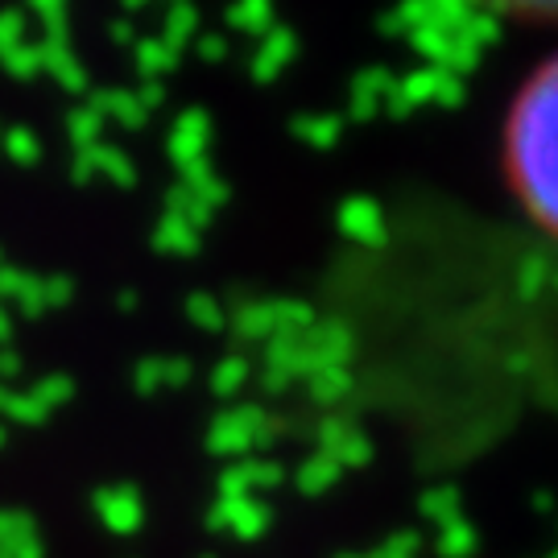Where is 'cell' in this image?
<instances>
[{
  "label": "cell",
  "mask_w": 558,
  "mask_h": 558,
  "mask_svg": "<svg viewBox=\"0 0 558 558\" xmlns=\"http://www.w3.org/2000/svg\"><path fill=\"white\" fill-rule=\"evenodd\" d=\"M4 154H9V161L13 166H38L41 161V141L34 129H25V124H17V129H4Z\"/></svg>",
  "instance_id": "obj_25"
},
{
  "label": "cell",
  "mask_w": 558,
  "mask_h": 558,
  "mask_svg": "<svg viewBox=\"0 0 558 558\" xmlns=\"http://www.w3.org/2000/svg\"><path fill=\"white\" fill-rule=\"evenodd\" d=\"M41 71H50L62 92H71V96L87 92V66L71 50V41H41Z\"/></svg>",
  "instance_id": "obj_9"
},
{
  "label": "cell",
  "mask_w": 558,
  "mask_h": 558,
  "mask_svg": "<svg viewBox=\"0 0 558 558\" xmlns=\"http://www.w3.org/2000/svg\"><path fill=\"white\" fill-rule=\"evenodd\" d=\"M0 558H46V550H41V538H38V542H25V546H13V550H0Z\"/></svg>",
  "instance_id": "obj_39"
},
{
  "label": "cell",
  "mask_w": 558,
  "mask_h": 558,
  "mask_svg": "<svg viewBox=\"0 0 558 558\" xmlns=\"http://www.w3.org/2000/svg\"><path fill=\"white\" fill-rule=\"evenodd\" d=\"M248 377H253V364H248V356L236 352V356H223L220 364L211 368V380H207V385H211L216 398H236L240 389L248 385Z\"/></svg>",
  "instance_id": "obj_21"
},
{
  "label": "cell",
  "mask_w": 558,
  "mask_h": 558,
  "mask_svg": "<svg viewBox=\"0 0 558 558\" xmlns=\"http://www.w3.org/2000/svg\"><path fill=\"white\" fill-rule=\"evenodd\" d=\"M505 174L525 216L558 240V54L525 80L509 108Z\"/></svg>",
  "instance_id": "obj_1"
},
{
  "label": "cell",
  "mask_w": 558,
  "mask_h": 558,
  "mask_svg": "<svg viewBox=\"0 0 558 558\" xmlns=\"http://www.w3.org/2000/svg\"><path fill=\"white\" fill-rule=\"evenodd\" d=\"M281 463L274 459H244V463H228L216 480V493L223 500H240V497H257L260 488H278L281 484Z\"/></svg>",
  "instance_id": "obj_6"
},
{
  "label": "cell",
  "mask_w": 558,
  "mask_h": 558,
  "mask_svg": "<svg viewBox=\"0 0 558 558\" xmlns=\"http://www.w3.org/2000/svg\"><path fill=\"white\" fill-rule=\"evenodd\" d=\"M29 41V13L25 9H0V59Z\"/></svg>",
  "instance_id": "obj_29"
},
{
  "label": "cell",
  "mask_w": 558,
  "mask_h": 558,
  "mask_svg": "<svg viewBox=\"0 0 558 558\" xmlns=\"http://www.w3.org/2000/svg\"><path fill=\"white\" fill-rule=\"evenodd\" d=\"M207 530L211 534H236L240 542H257L265 538V530H269V505L257 497H240V500H223L216 497V505L207 509Z\"/></svg>",
  "instance_id": "obj_3"
},
{
  "label": "cell",
  "mask_w": 558,
  "mask_h": 558,
  "mask_svg": "<svg viewBox=\"0 0 558 558\" xmlns=\"http://www.w3.org/2000/svg\"><path fill=\"white\" fill-rule=\"evenodd\" d=\"M92 509H96V518L120 534V538H129V534H137L141 521H145V505H141V493L133 484H112V488H100L96 500H92Z\"/></svg>",
  "instance_id": "obj_5"
},
{
  "label": "cell",
  "mask_w": 558,
  "mask_h": 558,
  "mask_svg": "<svg viewBox=\"0 0 558 558\" xmlns=\"http://www.w3.org/2000/svg\"><path fill=\"white\" fill-rule=\"evenodd\" d=\"M315 323L306 302H274V336H302Z\"/></svg>",
  "instance_id": "obj_27"
},
{
  "label": "cell",
  "mask_w": 558,
  "mask_h": 558,
  "mask_svg": "<svg viewBox=\"0 0 558 558\" xmlns=\"http://www.w3.org/2000/svg\"><path fill=\"white\" fill-rule=\"evenodd\" d=\"M112 41H120V46L133 41V46H137V29H133L129 21H112Z\"/></svg>",
  "instance_id": "obj_40"
},
{
  "label": "cell",
  "mask_w": 558,
  "mask_h": 558,
  "mask_svg": "<svg viewBox=\"0 0 558 558\" xmlns=\"http://www.w3.org/2000/svg\"><path fill=\"white\" fill-rule=\"evenodd\" d=\"M34 17L41 21V34H46L41 41H71V34H66L71 29V9L62 0H38Z\"/></svg>",
  "instance_id": "obj_26"
},
{
  "label": "cell",
  "mask_w": 558,
  "mask_h": 558,
  "mask_svg": "<svg viewBox=\"0 0 558 558\" xmlns=\"http://www.w3.org/2000/svg\"><path fill=\"white\" fill-rule=\"evenodd\" d=\"M96 174H104L108 182H117V186H137V166L133 158L117 149V145H92V149H75V161H71V179L75 182H92Z\"/></svg>",
  "instance_id": "obj_4"
},
{
  "label": "cell",
  "mask_w": 558,
  "mask_h": 558,
  "mask_svg": "<svg viewBox=\"0 0 558 558\" xmlns=\"http://www.w3.org/2000/svg\"><path fill=\"white\" fill-rule=\"evenodd\" d=\"M17 373H21V356L13 352V348H4V352H0V377L13 380Z\"/></svg>",
  "instance_id": "obj_38"
},
{
  "label": "cell",
  "mask_w": 558,
  "mask_h": 558,
  "mask_svg": "<svg viewBox=\"0 0 558 558\" xmlns=\"http://www.w3.org/2000/svg\"><path fill=\"white\" fill-rule=\"evenodd\" d=\"M274 418L260 410V405H232V410H223L220 418L211 422V430H207V451L220 459H240L248 456L253 447H265V442H274Z\"/></svg>",
  "instance_id": "obj_2"
},
{
  "label": "cell",
  "mask_w": 558,
  "mask_h": 558,
  "mask_svg": "<svg viewBox=\"0 0 558 558\" xmlns=\"http://www.w3.org/2000/svg\"><path fill=\"white\" fill-rule=\"evenodd\" d=\"M9 339H13V315L4 311V302H0V343L9 348Z\"/></svg>",
  "instance_id": "obj_41"
},
{
  "label": "cell",
  "mask_w": 558,
  "mask_h": 558,
  "mask_svg": "<svg viewBox=\"0 0 558 558\" xmlns=\"http://www.w3.org/2000/svg\"><path fill=\"white\" fill-rule=\"evenodd\" d=\"M195 46H199V59L211 62V66L228 59V34H203V29H199Z\"/></svg>",
  "instance_id": "obj_35"
},
{
  "label": "cell",
  "mask_w": 558,
  "mask_h": 558,
  "mask_svg": "<svg viewBox=\"0 0 558 558\" xmlns=\"http://www.w3.org/2000/svg\"><path fill=\"white\" fill-rule=\"evenodd\" d=\"M294 59V34L286 25H274L265 38L257 41V54H253V80H278V71Z\"/></svg>",
  "instance_id": "obj_11"
},
{
  "label": "cell",
  "mask_w": 558,
  "mask_h": 558,
  "mask_svg": "<svg viewBox=\"0 0 558 558\" xmlns=\"http://www.w3.org/2000/svg\"><path fill=\"white\" fill-rule=\"evenodd\" d=\"M294 380L286 377V373H274V368H260V393H269V398H278V393H286Z\"/></svg>",
  "instance_id": "obj_37"
},
{
  "label": "cell",
  "mask_w": 558,
  "mask_h": 558,
  "mask_svg": "<svg viewBox=\"0 0 558 558\" xmlns=\"http://www.w3.org/2000/svg\"><path fill=\"white\" fill-rule=\"evenodd\" d=\"M34 398H38L46 410H59V405H66V401L75 398V380L66 377V373H50V377L38 380Z\"/></svg>",
  "instance_id": "obj_30"
},
{
  "label": "cell",
  "mask_w": 558,
  "mask_h": 558,
  "mask_svg": "<svg viewBox=\"0 0 558 558\" xmlns=\"http://www.w3.org/2000/svg\"><path fill=\"white\" fill-rule=\"evenodd\" d=\"M0 66H4L13 80H34V75H41V41H25L17 50H9V54L0 59Z\"/></svg>",
  "instance_id": "obj_28"
},
{
  "label": "cell",
  "mask_w": 558,
  "mask_h": 558,
  "mask_svg": "<svg viewBox=\"0 0 558 558\" xmlns=\"http://www.w3.org/2000/svg\"><path fill=\"white\" fill-rule=\"evenodd\" d=\"M92 108L100 112L104 120H117V124H124V129H133V133H141L145 129V120H149V112L137 104V92H120V87H108V92H96L92 96Z\"/></svg>",
  "instance_id": "obj_12"
},
{
  "label": "cell",
  "mask_w": 558,
  "mask_h": 558,
  "mask_svg": "<svg viewBox=\"0 0 558 558\" xmlns=\"http://www.w3.org/2000/svg\"><path fill=\"white\" fill-rule=\"evenodd\" d=\"M199 558H216V555H199Z\"/></svg>",
  "instance_id": "obj_45"
},
{
  "label": "cell",
  "mask_w": 558,
  "mask_h": 558,
  "mask_svg": "<svg viewBox=\"0 0 558 558\" xmlns=\"http://www.w3.org/2000/svg\"><path fill=\"white\" fill-rule=\"evenodd\" d=\"M137 302H141L137 290H120V299H117L120 311H137Z\"/></svg>",
  "instance_id": "obj_42"
},
{
  "label": "cell",
  "mask_w": 558,
  "mask_h": 558,
  "mask_svg": "<svg viewBox=\"0 0 558 558\" xmlns=\"http://www.w3.org/2000/svg\"><path fill=\"white\" fill-rule=\"evenodd\" d=\"M228 327L240 343H269L274 339V302H240Z\"/></svg>",
  "instance_id": "obj_14"
},
{
  "label": "cell",
  "mask_w": 558,
  "mask_h": 558,
  "mask_svg": "<svg viewBox=\"0 0 558 558\" xmlns=\"http://www.w3.org/2000/svg\"><path fill=\"white\" fill-rule=\"evenodd\" d=\"M9 442V422H0V447Z\"/></svg>",
  "instance_id": "obj_43"
},
{
  "label": "cell",
  "mask_w": 558,
  "mask_h": 558,
  "mask_svg": "<svg viewBox=\"0 0 558 558\" xmlns=\"http://www.w3.org/2000/svg\"><path fill=\"white\" fill-rule=\"evenodd\" d=\"M66 133H71V141H75V149H92V145H100L104 117L92 108V104H80V108L66 112Z\"/></svg>",
  "instance_id": "obj_23"
},
{
  "label": "cell",
  "mask_w": 558,
  "mask_h": 558,
  "mask_svg": "<svg viewBox=\"0 0 558 558\" xmlns=\"http://www.w3.org/2000/svg\"><path fill=\"white\" fill-rule=\"evenodd\" d=\"M161 100H166V83L149 80V83H141V87H137V104L145 108V112H154Z\"/></svg>",
  "instance_id": "obj_36"
},
{
  "label": "cell",
  "mask_w": 558,
  "mask_h": 558,
  "mask_svg": "<svg viewBox=\"0 0 558 558\" xmlns=\"http://www.w3.org/2000/svg\"><path fill=\"white\" fill-rule=\"evenodd\" d=\"M191 373H195V364L186 356H174V360L149 356L133 368V389H137L141 398H154L161 389H182L191 380Z\"/></svg>",
  "instance_id": "obj_8"
},
{
  "label": "cell",
  "mask_w": 558,
  "mask_h": 558,
  "mask_svg": "<svg viewBox=\"0 0 558 558\" xmlns=\"http://www.w3.org/2000/svg\"><path fill=\"white\" fill-rule=\"evenodd\" d=\"M311 393H315V401H336L343 393V377L331 368H315L311 373Z\"/></svg>",
  "instance_id": "obj_32"
},
{
  "label": "cell",
  "mask_w": 558,
  "mask_h": 558,
  "mask_svg": "<svg viewBox=\"0 0 558 558\" xmlns=\"http://www.w3.org/2000/svg\"><path fill=\"white\" fill-rule=\"evenodd\" d=\"M223 21L236 29V34H253V38H265L274 29V4L269 0H244V4H232Z\"/></svg>",
  "instance_id": "obj_18"
},
{
  "label": "cell",
  "mask_w": 558,
  "mask_h": 558,
  "mask_svg": "<svg viewBox=\"0 0 558 558\" xmlns=\"http://www.w3.org/2000/svg\"><path fill=\"white\" fill-rule=\"evenodd\" d=\"M186 319L195 323L199 331H207V336L228 331V311H223V302L216 299V294H207V290H195V294L186 299Z\"/></svg>",
  "instance_id": "obj_20"
},
{
  "label": "cell",
  "mask_w": 558,
  "mask_h": 558,
  "mask_svg": "<svg viewBox=\"0 0 558 558\" xmlns=\"http://www.w3.org/2000/svg\"><path fill=\"white\" fill-rule=\"evenodd\" d=\"M41 290H46V311L50 306H71V299H75V281L71 278H41Z\"/></svg>",
  "instance_id": "obj_33"
},
{
  "label": "cell",
  "mask_w": 558,
  "mask_h": 558,
  "mask_svg": "<svg viewBox=\"0 0 558 558\" xmlns=\"http://www.w3.org/2000/svg\"><path fill=\"white\" fill-rule=\"evenodd\" d=\"M0 302H13L21 315H41V311H46L41 278L25 274L17 265H4V269H0Z\"/></svg>",
  "instance_id": "obj_10"
},
{
  "label": "cell",
  "mask_w": 558,
  "mask_h": 558,
  "mask_svg": "<svg viewBox=\"0 0 558 558\" xmlns=\"http://www.w3.org/2000/svg\"><path fill=\"white\" fill-rule=\"evenodd\" d=\"M158 38L166 41L170 50H179L182 54V46H186V41L199 38V9H195V4H186V0L170 4V9H166V21H161Z\"/></svg>",
  "instance_id": "obj_17"
},
{
  "label": "cell",
  "mask_w": 558,
  "mask_h": 558,
  "mask_svg": "<svg viewBox=\"0 0 558 558\" xmlns=\"http://www.w3.org/2000/svg\"><path fill=\"white\" fill-rule=\"evenodd\" d=\"M203 244V232L199 228H191V223L182 220V216H161L158 228H154V248L158 253H170V257H195Z\"/></svg>",
  "instance_id": "obj_13"
},
{
  "label": "cell",
  "mask_w": 558,
  "mask_h": 558,
  "mask_svg": "<svg viewBox=\"0 0 558 558\" xmlns=\"http://www.w3.org/2000/svg\"><path fill=\"white\" fill-rule=\"evenodd\" d=\"M50 418V410L34 393H17L0 385V422H17V426H41Z\"/></svg>",
  "instance_id": "obj_19"
},
{
  "label": "cell",
  "mask_w": 558,
  "mask_h": 558,
  "mask_svg": "<svg viewBox=\"0 0 558 558\" xmlns=\"http://www.w3.org/2000/svg\"><path fill=\"white\" fill-rule=\"evenodd\" d=\"M166 211H170V216H182V220L191 223V228H199V232L211 223V216H216V211H211V207H207V203H203L186 182H179V186H170V191H166Z\"/></svg>",
  "instance_id": "obj_22"
},
{
  "label": "cell",
  "mask_w": 558,
  "mask_h": 558,
  "mask_svg": "<svg viewBox=\"0 0 558 558\" xmlns=\"http://www.w3.org/2000/svg\"><path fill=\"white\" fill-rule=\"evenodd\" d=\"M25 542H38V521L25 509H0V550H13Z\"/></svg>",
  "instance_id": "obj_24"
},
{
  "label": "cell",
  "mask_w": 558,
  "mask_h": 558,
  "mask_svg": "<svg viewBox=\"0 0 558 558\" xmlns=\"http://www.w3.org/2000/svg\"><path fill=\"white\" fill-rule=\"evenodd\" d=\"M336 476V468H331V459H311L306 468L299 472V488L302 493H319L327 480Z\"/></svg>",
  "instance_id": "obj_31"
},
{
  "label": "cell",
  "mask_w": 558,
  "mask_h": 558,
  "mask_svg": "<svg viewBox=\"0 0 558 558\" xmlns=\"http://www.w3.org/2000/svg\"><path fill=\"white\" fill-rule=\"evenodd\" d=\"M179 174H182L179 182H186V186H191V191H195V195H199V199L207 203L211 211H220L223 203L232 199V191H228V182H223L220 174L211 170V161H207V158L195 161V166H186V170H179Z\"/></svg>",
  "instance_id": "obj_16"
},
{
  "label": "cell",
  "mask_w": 558,
  "mask_h": 558,
  "mask_svg": "<svg viewBox=\"0 0 558 558\" xmlns=\"http://www.w3.org/2000/svg\"><path fill=\"white\" fill-rule=\"evenodd\" d=\"M4 265H9V260H4V248H0V269H4Z\"/></svg>",
  "instance_id": "obj_44"
},
{
  "label": "cell",
  "mask_w": 558,
  "mask_h": 558,
  "mask_svg": "<svg viewBox=\"0 0 558 558\" xmlns=\"http://www.w3.org/2000/svg\"><path fill=\"white\" fill-rule=\"evenodd\" d=\"M0 141H4V129H0Z\"/></svg>",
  "instance_id": "obj_46"
},
{
  "label": "cell",
  "mask_w": 558,
  "mask_h": 558,
  "mask_svg": "<svg viewBox=\"0 0 558 558\" xmlns=\"http://www.w3.org/2000/svg\"><path fill=\"white\" fill-rule=\"evenodd\" d=\"M207 145H211V117L203 112V108H186L179 120H174V133L166 141V154L170 161L186 170V166H195V161L207 158Z\"/></svg>",
  "instance_id": "obj_7"
},
{
  "label": "cell",
  "mask_w": 558,
  "mask_h": 558,
  "mask_svg": "<svg viewBox=\"0 0 558 558\" xmlns=\"http://www.w3.org/2000/svg\"><path fill=\"white\" fill-rule=\"evenodd\" d=\"M179 50H170L166 41L158 38V34H149V38H137V46H133V62H137L141 80H166V75H174L179 71Z\"/></svg>",
  "instance_id": "obj_15"
},
{
  "label": "cell",
  "mask_w": 558,
  "mask_h": 558,
  "mask_svg": "<svg viewBox=\"0 0 558 558\" xmlns=\"http://www.w3.org/2000/svg\"><path fill=\"white\" fill-rule=\"evenodd\" d=\"M294 133H299L302 141H311V145H327V141L336 137V124H327V120L302 117V120H294Z\"/></svg>",
  "instance_id": "obj_34"
}]
</instances>
